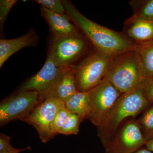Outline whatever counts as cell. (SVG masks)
<instances>
[{"label":"cell","instance_id":"obj_24","mask_svg":"<svg viewBox=\"0 0 153 153\" xmlns=\"http://www.w3.org/2000/svg\"><path fill=\"white\" fill-rule=\"evenodd\" d=\"M10 137L5 134H0V153H2L12 149L13 147L10 144Z\"/></svg>","mask_w":153,"mask_h":153},{"label":"cell","instance_id":"obj_11","mask_svg":"<svg viewBox=\"0 0 153 153\" xmlns=\"http://www.w3.org/2000/svg\"><path fill=\"white\" fill-rule=\"evenodd\" d=\"M40 10L49 24L52 36L60 37L79 34L66 13H55L43 7H41Z\"/></svg>","mask_w":153,"mask_h":153},{"label":"cell","instance_id":"obj_9","mask_svg":"<svg viewBox=\"0 0 153 153\" xmlns=\"http://www.w3.org/2000/svg\"><path fill=\"white\" fill-rule=\"evenodd\" d=\"M64 102L54 98L47 99L40 102L27 117L21 120L33 126L41 141L46 143L54 137L52 126L55 116Z\"/></svg>","mask_w":153,"mask_h":153},{"label":"cell","instance_id":"obj_25","mask_svg":"<svg viewBox=\"0 0 153 153\" xmlns=\"http://www.w3.org/2000/svg\"><path fill=\"white\" fill-rule=\"evenodd\" d=\"M31 148L30 146L24 148V149H16L13 147L12 149H10L2 153H20L22 152H24L25 151L31 150Z\"/></svg>","mask_w":153,"mask_h":153},{"label":"cell","instance_id":"obj_14","mask_svg":"<svg viewBox=\"0 0 153 153\" xmlns=\"http://www.w3.org/2000/svg\"><path fill=\"white\" fill-rule=\"evenodd\" d=\"M128 26L127 33L130 38L141 44L153 40V21L146 20H128Z\"/></svg>","mask_w":153,"mask_h":153},{"label":"cell","instance_id":"obj_3","mask_svg":"<svg viewBox=\"0 0 153 153\" xmlns=\"http://www.w3.org/2000/svg\"><path fill=\"white\" fill-rule=\"evenodd\" d=\"M105 78L122 94L141 87L146 79L134 49L111 58Z\"/></svg>","mask_w":153,"mask_h":153},{"label":"cell","instance_id":"obj_12","mask_svg":"<svg viewBox=\"0 0 153 153\" xmlns=\"http://www.w3.org/2000/svg\"><path fill=\"white\" fill-rule=\"evenodd\" d=\"M38 40L36 33L33 31L15 39H1L0 67L12 55L25 47L35 46Z\"/></svg>","mask_w":153,"mask_h":153},{"label":"cell","instance_id":"obj_7","mask_svg":"<svg viewBox=\"0 0 153 153\" xmlns=\"http://www.w3.org/2000/svg\"><path fill=\"white\" fill-rule=\"evenodd\" d=\"M40 103L36 91H19L4 99L0 103V126L27 117Z\"/></svg>","mask_w":153,"mask_h":153},{"label":"cell","instance_id":"obj_28","mask_svg":"<svg viewBox=\"0 0 153 153\" xmlns=\"http://www.w3.org/2000/svg\"><path fill=\"white\" fill-rule=\"evenodd\" d=\"M105 153H108L105 152Z\"/></svg>","mask_w":153,"mask_h":153},{"label":"cell","instance_id":"obj_2","mask_svg":"<svg viewBox=\"0 0 153 153\" xmlns=\"http://www.w3.org/2000/svg\"><path fill=\"white\" fill-rule=\"evenodd\" d=\"M150 103L142 87L121 94L104 122L97 128L98 135L103 146L111 139L124 121L146 110Z\"/></svg>","mask_w":153,"mask_h":153},{"label":"cell","instance_id":"obj_16","mask_svg":"<svg viewBox=\"0 0 153 153\" xmlns=\"http://www.w3.org/2000/svg\"><path fill=\"white\" fill-rule=\"evenodd\" d=\"M64 104L70 113L78 115L82 122L86 119L88 109V92L76 91L64 102Z\"/></svg>","mask_w":153,"mask_h":153},{"label":"cell","instance_id":"obj_5","mask_svg":"<svg viewBox=\"0 0 153 153\" xmlns=\"http://www.w3.org/2000/svg\"><path fill=\"white\" fill-rule=\"evenodd\" d=\"M111 59L97 51L77 66H72L75 73L77 91L88 92L100 84L106 76Z\"/></svg>","mask_w":153,"mask_h":153},{"label":"cell","instance_id":"obj_17","mask_svg":"<svg viewBox=\"0 0 153 153\" xmlns=\"http://www.w3.org/2000/svg\"><path fill=\"white\" fill-rule=\"evenodd\" d=\"M131 6L134 10V14L128 20L153 21V0L132 1Z\"/></svg>","mask_w":153,"mask_h":153},{"label":"cell","instance_id":"obj_1","mask_svg":"<svg viewBox=\"0 0 153 153\" xmlns=\"http://www.w3.org/2000/svg\"><path fill=\"white\" fill-rule=\"evenodd\" d=\"M63 2L66 15L85 34L97 52L112 58L123 52L134 49L135 43L130 39L88 19L70 1Z\"/></svg>","mask_w":153,"mask_h":153},{"label":"cell","instance_id":"obj_15","mask_svg":"<svg viewBox=\"0 0 153 153\" xmlns=\"http://www.w3.org/2000/svg\"><path fill=\"white\" fill-rule=\"evenodd\" d=\"M134 50L139 57L146 80L153 79V40L136 44Z\"/></svg>","mask_w":153,"mask_h":153},{"label":"cell","instance_id":"obj_8","mask_svg":"<svg viewBox=\"0 0 153 153\" xmlns=\"http://www.w3.org/2000/svg\"><path fill=\"white\" fill-rule=\"evenodd\" d=\"M70 67L58 66L48 55L41 70L25 81L20 87L19 91H37L39 94L40 102H42L61 76Z\"/></svg>","mask_w":153,"mask_h":153},{"label":"cell","instance_id":"obj_19","mask_svg":"<svg viewBox=\"0 0 153 153\" xmlns=\"http://www.w3.org/2000/svg\"><path fill=\"white\" fill-rule=\"evenodd\" d=\"M81 122L82 121L78 115L70 113L66 122L60 128L58 134L65 135L77 134L79 131V125Z\"/></svg>","mask_w":153,"mask_h":153},{"label":"cell","instance_id":"obj_27","mask_svg":"<svg viewBox=\"0 0 153 153\" xmlns=\"http://www.w3.org/2000/svg\"><path fill=\"white\" fill-rule=\"evenodd\" d=\"M133 153H153L150 151L148 150L147 149H145V148H143V149H139L138 150L134 152Z\"/></svg>","mask_w":153,"mask_h":153},{"label":"cell","instance_id":"obj_6","mask_svg":"<svg viewBox=\"0 0 153 153\" xmlns=\"http://www.w3.org/2000/svg\"><path fill=\"white\" fill-rule=\"evenodd\" d=\"M146 142L137 121L131 119L122 123L103 146L108 153H133Z\"/></svg>","mask_w":153,"mask_h":153},{"label":"cell","instance_id":"obj_23","mask_svg":"<svg viewBox=\"0 0 153 153\" xmlns=\"http://www.w3.org/2000/svg\"><path fill=\"white\" fill-rule=\"evenodd\" d=\"M141 87L146 98L153 103V79L145 80Z\"/></svg>","mask_w":153,"mask_h":153},{"label":"cell","instance_id":"obj_10","mask_svg":"<svg viewBox=\"0 0 153 153\" xmlns=\"http://www.w3.org/2000/svg\"><path fill=\"white\" fill-rule=\"evenodd\" d=\"M86 47L85 40L79 34L52 36L48 55L58 66L68 67L83 54Z\"/></svg>","mask_w":153,"mask_h":153},{"label":"cell","instance_id":"obj_13","mask_svg":"<svg viewBox=\"0 0 153 153\" xmlns=\"http://www.w3.org/2000/svg\"><path fill=\"white\" fill-rule=\"evenodd\" d=\"M77 91L75 73L71 66L58 80L45 100L54 98L65 102Z\"/></svg>","mask_w":153,"mask_h":153},{"label":"cell","instance_id":"obj_18","mask_svg":"<svg viewBox=\"0 0 153 153\" xmlns=\"http://www.w3.org/2000/svg\"><path fill=\"white\" fill-rule=\"evenodd\" d=\"M147 141L153 138V105L137 120Z\"/></svg>","mask_w":153,"mask_h":153},{"label":"cell","instance_id":"obj_22","mask_svg":"<svg viewBox=\"0 0 153 153\" xmlns=\"http://www.w3.org/2000/svg\"><path fill=\"white\" fill-rule=\"evenodd\" d=\"M18 2L17 0H1L0 1V27L2 30L5 22L10 11Z\"/></svg>","mask_w":153,"mask_h":153},{"label":"cell","instance_id":"obj_21","mask_svg":"<svg viewBox=\"0 0 153 153\" xmlns=\"http://www.w3.org/2000/svg\"><path fill=\"white\" fill-rule=\"evenodd\" d=\"M41 6V7L61 14L66 13L63 1L60 0H37L35 1Z\"/></svg>","mask_w":153,"mask_h":153},{"label":"cell","instance_id":"obj_26","mask_svg":"<svg viewBox=\"0 0 153 153\" xmlns=\"http://www.w3.org/2000/svg\"><path fill=\"white\" fill-rule=\"evenodd\" d=\"M145 145L146 149L153 153V138L148 140Z\"/></svg>","mask_w":153,"mask_h":153},{"label":"cell","instance_id":"obj_20","mask_svg":"<svg viewBox=\"0 0 153 153\" xmlns=\"http://www.w3.org/2000/svg\"><path fill=\"white\" fill-rule=\"evenodd\" d=\"M70 112L65 107V104L61 107L57 111L52 126V134L55 137L58 134L60 128L66 122Z\"/></svg>","mask_w":153,"mask_h":153},{"label":"cell","instance_id":"obj_4","mask_svg":"<svg viewBox=\"0 0 153 153\" xmlns=\"http://www.w3.org/2000/svg\"><path fill=\"white\" fill-rule=\"evenodd\" d=\"M121 94L105 77L88 92V109L86 119L98 128L104 122Z\"/></svg>","mask_w":153,"mask_h":153}]
</instances>
